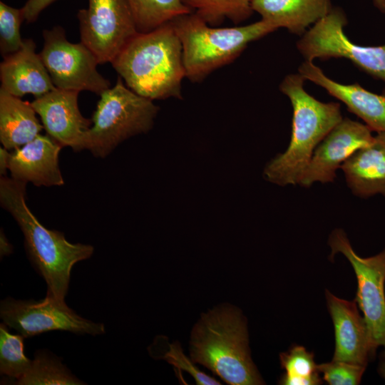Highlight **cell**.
<instances>
[{"mask_svg": "<svg viewBox=\"0 0 385 385\" xmlns=\"http://www.w3.org/2000/svg\"><path fill=\"white\" fill-rule=\"evenodd\" d=\"M7 327L4 322L0 326V373L14 383L29 370L32 360L24 354V337L10 333Z\"/></svg>", "mask_w": 385, "mask_h": 385, "instance_id": "obj_25", "label": "cell"}, {"mask_svg": "<svg viewBox=\"0 0 385 385\" xmlns=\"http://www.w3.org/2000/svg\"><path fill=\"white\" fill-rule=\"evenodd\" d=\"M326 297L335 333L332 360L366 366L377 347L355 301L340 299L327 290Z\"/></svg>", "mask_w": 385, "mask_h": 385, "instance_id": "obj_14", "label": "cell"}, {"mask_svg": "<svg viewBox=\"0 0 385 385\" xmlns=\"http://www.w3.org/2000/svg\"><path fill=\"white\" fill-rule=\"evenodd\" d=\"M24 21L21 8L17 9L0 2V53L5 58L22 47L21 24Z\"/></svg>", "mask_w": 385, "mask_h": 385, "instance_id": "obj_26", "label": "cell"}, {"mask_svg": "<svg viewBox=\"0 0 385 385\" xmlns=\"http://www.w3.org/2000/svg\"><path fill=\"white\" fill-rule=\"evenodd\" d=\"M42 35L39 55L56 88L99 96L110 88V81L98 71V58L83 43L70 42L61 26L43 30Z\"/></svg>", "mask_w": 385, "mask_h": 385, "instance_id": "obj_8", "label": "cell"}, {"mask_svg": "<svg viewBox=\"0 0 385 385\" xmlns=\"http://www.w3.org/2000/svg\"><path fill=\"white\" fill-rule=\"evenodd\" d=\"M11 153L4 147L0 148V173L1 176H5L9 169Z\"/></svg>", "mask_w": 385, "mask_h": 385, "instance_id": "obj_30", "label": "cell"}, {"mask_svg": "<svg viewBox=\"0 0 385 385\" xmlns=\"http://www.w3.org/2000/svg\"><path fill=\"white\" fill-rule=\"evenodd\" d=\"M371 132L366 124L343 118L316 147L298 184L309 188L316 182H333L344 162L372 141Z\"/></svg>", "mask_w": 385, "mask_h": 385, "instance_id": "obj_12", "label": "cell"}, {"mask_svg": "<svg viewBox=\"0 0 385 385\" xmlns=\"http://www.w3.org/2000/svg\"><path fill=\"white\" fill-rule=\"evenodd\" d=\"M77 18L81 41L99 63H111L138 33L127 0H88Z\"/></svg>", "mask_w": 385, "mask_h": 385, "instance_id": "obj_10", "label": "cell"}, {"mask_svg": "<svg viewBox=\"0 0 385 385\" xmlns=\"http://www.w3.org/2000/svg\"><path fill=\"white\" fill-rule=\"evenodd\" d=\"M281 366L285 374L279 384L284 385H317L322 379L314 360V354L302 346H295L279 355Z\"/></svg>", "mask_w": 385, "mask_h": 385, "instance_id": "obj_24", "label": "cell"}, {"mask_svg": "<svg viewBox=\"0 0 385 385\" xmlns=\"http://www.w3.org/2000/svg\"><path fill=\"white\" fill-rule=\"evenodd\" d=\"M26 185L1 177V205L19 225L29 257L46 282V296L65 302L73 265L90 258L94 248L91 245L71 243L63 232L44 227L26 205Z\"/></svg>", "mask_w": 385, "mask_h": 385, "instance_id": "obj_1", "label": "cell"}, {"mask_svg": "<svg viewBox=\"0 0 385 385\" xmlns=\"http://www.w3.org/2000/svg\"><path fill=\"white\" fill-rule=\"evenodd\" d=\"M0 251L1 256L9 255L12 252V246L2 232L0 236Z\"/></svg>", "mask_w": 385, "mask_h": 385, "instance_id": "obj_31", "label": "cell"}, {"mask_svg": "<svg viewBox=\"0 0 385 385\" xmlns=\"http://www.w3.org/2000/svg\"><path fill=\"white\" fill-rule=\"evenodd\" d=\"M365 369V366L335 360L317 364L322 379L330 385L359 384Z\"/></svg>", "mask_w": 385, "mask_h": 385, "instance_id": "obj_28", "label": "cell"}, {"mask_svg": "<svg viewBox=\"0 0 385 385\" xmlns=\"http://www.w3.org/2000/svg\"><path fill=\"white\" fill-rule=\"evenodd\" d=\"M0 316L5 324L24 338L56 330L91 335L105 332L103 324L82 318L65 302L47 296L39 301L7 297L1 302Z\"/></svg>", "mask_w": 385, "mask_h": 385, "instance_id": "obj_11", "label": "cell"}, {"mask_svg": "<svg viewBox=\"0 0 385 385\" xmlns=\"http://www.w3.org/2000/svg\"><path fill=\"white\" fill-rule=\"evenodd\" d=\"M378 371L380 376L384 379L385 381V359L381 360L379 363Z\"/></svg>", "mask_w": 385, "mask_h": 385, "instance_id": "obj_33", "label": "cell"}, {"mask_svg": "<svg viewBox=\"0 0 385 385\" xmlns=\"http://www.w3.org/2000/svg\"><path fill=\"white\" fill-rule=\"evenodd\" d=\"M375 6L382 13H385V0H373Z\"/></svg>", "mask_w": 385, "mask_h": 385, "instance_id": "obj_32", "label": "cell"}, {"mask_svg": "<svg viewBox=\"0 0 385 385\" xmlns=\"http://www.w3.org/2000/svg\"><path fill=\"white\" fill-rule=\"evenodd\" d=\"M14 384L64 385L83 383L71 374L59 359L44 351H38L29 370Z\"/></svg>", "mask_w": 385, "mask_h": 385, "instance_id": "obj_23", "label": "cell"}, {"mask_svg": "<svg viewBox=\"0 0 385 385\" xmlns=\"http://www.w3.org/2000/svg\"><path fill=\"white\" fill-rule=\"evenodd\" d=\"M190 357L228 384H264L250 356L246 319L232 305L202 314L192 330Z\"/></svg>", "mask_w": 385, "mask_h": 385, "instance_id": "obj_3", "label": "cell"}, {"mask_svg": "<svg viewBox=\"0 0 385 385\" xmlns=\"http://www.w3.org/2000/svg\"><path fill=\"white\" fill-rule=\"evenodd\" d=\"M332 0H252V7L261 19L289 32L302 35L307 28L332 9Z\"/></svg>", "mask_w": 385, "mask_h": 385, "instance_id": "obj_19", "label": "cell"}, {"mask_svg": "<svg viewBox=\"0 0 385 385\" xmlns=\"http://www.w3.org/2000/svg\"><path fill=\"white\" fill-rule=\"evenodd\" d=\"M329 245L331 257L342 253L351 265L357 279L355 302L363 313L374 344L385 349V247L376 255L361 257L354 252L342 229L331 233Z\"/></svg>", "mask_w": 385, "mask_h": 385, "instance_id": "obj_9", "label": "cell"}, {"mask_svg": "<svg viewBox=\"0 0 385 385\" xmlns=\"http://www.w3.org/2000/svg\"><path fill=\"white\" fill-rule=\"evenodd\" d=\"M158 111L153 101L133 91L118 76L115 84L100 95L83 149L106 157L126 139L151 130Z\"/></svg>", "mask_w": 385, "mask_h": 385, "instance_id": "obj_6", "label": "cell"}, {"mask_svg": "<svg viewBox=\"0 0 385 385\" xmlns=\"http://www.w3.org/2000/svg\"><path fill=\"white\" fill-rule=\"evenodd\" d=\"M305 81L299 73H292L279 85L293 108L291 139L287 150L266 165L263 176L280 186L299 183L316 147L343 119L340 104L323 103L309 95Z\"/></svg>", "mask_w": 385, "mask_h": 385, "instance_id": "obj_4", "label": "cell"}, {"mask_svg": "<svg viewBox=\"0 0 385 385\" xmlns=\"http://www.w3.org/2000/svg\"><path fill=\"white\" fill-rule=\"evenodd\" d=\"M56 0H28L21 8L24 21H35L40 14Z\"/></svg>", "mask_w": 385, "mask_h": 385, "instance_id": "obj_29", "label": "cell"}, {"mask_svg": "<svg viewBox=\"0 0 385 385\" xmlns=\"http://www.w3.org/2000/svg\"><path fill=\"white\" fill-rule=\"evenodd\" d=\"M161 338V337H160ZM155 342L163 348V349L153 343L150 347V354H155L156 357L167 360L170 364L174 365L179 370L188 372L198 384H220V383L210 377L207 374L200 371L195 365L193 361L184 355L179 343L168 344V348L164 346L163 342L157 338Z\"/></svg>", "mask_w": 385, "mask_h": 385, "instance_id": "obj_27", "label": "cell"}, {"mask_svg": "<svg viewBox=\"0 0 385 385\" xmlns=\"http://www.w3.org/2000/svg\"><path fill=\"white\" fill-rule=\"evenodd\" d=\"M62 146L48 135L39 134L11 153V178L36 186H61L64 181L58 166Z\"/></svg>", "mask_w": 385, "mask_h": 385, "instance_id": "obj_16", "label": "cell"}, {"mask_svg": "<svg viewBox=\"0 0 385 385\" xmlns=\"http://www.w3.org/2000/svg\"><path fill=\"white\" fill-rule=\"evenodd\" d=\"M111 63L125 84L143 97L183 98L182 81L186 78L183 48L171 22L138 32Z\"/></svg>", "mask_w": 385, "mask_h": 385, "instance_id": "obj_2", "label": "cell"}, {"mask_svg": "<svg viewBox=\"0 0 385 385\" xmlns=\"http://www.w3.org/2000/svg\"><path fill=\"white\" fill-rule=\"evenodd\" d=\"M170 22L182 44L185 76L193 83L203 81L215 70L231 63L250 43L278 29L262 19L245 26L217 27L194 12Z\"/></svg>", "mask_w": 385, "mask_h": 385, "instance_id": "obj_5", "label": "cell"}, {"mask_svg": "<svg viewBox=\"0 0 385 385\" xmlns=\"http://www.w3.org/2000/svg\"><path fill=\"white\" fill-rule=\"evenodd\" d=\"M347 24L341 8L332 7L322 19L307 30L297 42L305 61L344 58L371 76L385 81V44L366 46L351 41L344 34Z\"/></svg>", "mask_w": 385, "mask_h": 385, "instance_id": "obj_7", "label": "cell"}, {"mask_svg": "<svg viewBox=\"0 0 385 385\" xmlns=\"http://www.w3.org/2000/svg\"><path fill=\"white\" fill-rule=\"evenodd\" d=\"M137 30L146 33L191 13L182 0H127Z\"/></svg>", "mask_w": 385, "mask_h": 385, "instance_id": "obj_21", "label": "cell"}, {"mask_svg": "<svg viewBox=\"0 0 385 385\" xmlns=\"http://www.w3.org/2000/svg\"><path fill=\"white\" fill-rule=\"evenodd\" d=\"M299 73L342 101L372 131L385 133V91L383 94H377L366 90L359 83L342 84L327 77L320 68L309 61L301 64Z\"/></svg>", "mask_w": 385, "mask_h": 385, "instance_id": "obj_15", "label": "cell"}, {"mask_svg": "<svg viewBox=\"0 0 385 385\" xmlns=\"http://www.w3.org/2000/svg\"><path fill=\"white\" fill-rule=\"evenodd\" d=\"M31 103L0 90V141L17 149L37 137L42 128Z\"/></svg>", "mask_w": 385, "mask_h": 385, "instance_id": "obj_20", "label": "cell"}, {"mask_svg": "<svg viewBox=\"0 0 385 385\" xmlns=\"http://www.w3.org/2000/svg\"><path fill=\"white\" fill-rule=\"evenodd\" d=\"M78 91L56 88L35 98L31 104L47 134L62 147L83 149L92 120L83 117L78 104Z\"/></svg>", "mask_w": 385, "mask_h": 385, "instance_id": "obj_13", "label": "cell"}, {"mask_svg": "<svg viewBox=\"0 0 385 385\" xmlns=\"http://www.w3.org/2000/svg\"><path fill=\"white\" fill-rule=\"evenodd\" d=\"M192 12L209 25L217 26L225 19L238 24L249 19L254 11L252 0H182Z\"/></svg>", "mask_w": 385, "mask_h": 385, "instance_id": "obj_22", "label": "cell"}, {"mask_svg": "<svg viewBox=\"0 0 385 385\" xmlns=\"http://www.w3.org/2000/svg\"><path fill=\"white\" fill-rule=\"evenodd\" d=\"M352 193L361 198L385 197V133H377L367 145L354 151L342 165Z\"/></svg>", "mask_w": 385, "mask_h": 385, "instance_id": "obj_18", "label": "cell"}, {"mask_svg": "<svg viewBox=\"0 0 385 385\" xmlns=\"http://www.w3.org/2000/svg\"><path fill=\"white\" fill-rule=\"evenodd\" d=\"M33 39L24 40L18 51L3 58L0 64L2 90L14 96L40 97L56 88Z\"/></svg>", "mask_w": 385, "mask_h": 385, "instance_id": "obj_17", "label": "cell"}]
</instances>
